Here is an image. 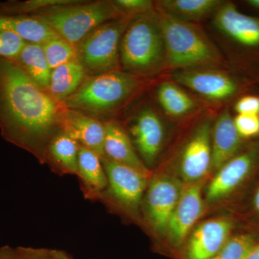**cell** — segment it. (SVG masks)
I'll use <instances>...</instances> for the list:
<instances>
[{"label": "cell", "mask_w": 259, "mask_h": 259, "mask_svg": "<svg viewBox=\"0 0 259 259\" xmlns=\"http://www.w3.org/2000/svg\"><path fill=\"white\" fill-rule=\"evenodd\" d=\"M61 109L15 61L0 58V131L6 141L45 161L61 132Z\"/></svg>", "instance_id": "cell-1"}, {"label": "cell", "mask_w": 259, "mask_h": 259, "mask_svg": "<svg viewBox=\"0 0 259 259\" xmlns=\"http://www.w3.org/2000/svg\"><path fill=\"white\" fill-rule=\"evenodd\" d=\"M120 65L136 76L156 74L166 64L164 39L156 10L136 16L121 39Z\"/></svg>", "instance_id": "cell-2"}, {"label": "cell", "mask_w": 259, "mask_h": 259, "mask_svg": "<svg viewBox=\"0 0 259 259\" xmlns=\"http://www.w3.org/2000/svg\"><path fill=\"white\" fill-rule=\"evenodd\" d=\"M166 49V65L173 69H189L221 63V54L204 31L156 9Z\"/></svg>", "instance_id": "cell-3"}, {"label": "cell", "mask_w": 259, "mask_h": 259, "mask_svg": "<svg viewBox=\"0 0 259 259\" xmlns=\"http://www.w3.org/2000/svg\"><path fill=\"white\" fill-rule=\"evenodd\" d=\"M139 86L137 77L120 71L87 76L79 89L60 105L92 116L105 115L122 106Z\"/></svg>", "instance_id": "cell-4"}, {"label": "cell", "mask_w": 259, "mask_h": 259, "mask_svg": "<svg viewBox=\"0 0 259 259\" xmlns=\"http://www.w3.org/2000/svg\"><path fill=\"white\" fill-rule=\"evenodd\" d=\"M82 3L53 7L30 16L75 47L97 27L125 16L113 1Z\"/></svg>", "instance_id": "cell-5"}, {"label": "cell", "mask_w": 259, "mask_h": 259, "mask_svg": "<svg viewBox=\"0 0 259 259\" xmlns=\"http://www.w3.org/2000/svg\"><path fill=\"white\" fill-rule=\"evenodd\" d=\"M136 17L125 15L102 24L76 46V60L87 76L119 71L121 39Z\"/></svg>", "instance_id": "cell-6"}, {"label": "cell", "mask_w": 259, "mask_h": 259, "mask_svg": "<svg viewBox=\"0 0 259 259\" xmlns=\"http://www.w3.org/2000/svg\"><path fill=\"white\" fill-rule=\"evenodd\" d=\"M107 187L100 199H111L120 209L139 218L144 194L150 178L137 170L107 158H102Z\"/></svg>", "instance_id": "cell-7"}, {"label": "cell", "mask_w": 259, "mask_h": 259, "mask_svg": "<svg viewBox=\"0 0 259 259\" xmlns=\"http://www.w3.org/2000/svg\"><path fill=\"white\" fill-rule=\"evenodd\" d=\"M183 185L177 177L167 174L150 178L143 202L146 219L158 234H167L168 223L180 200Z\"/></svg>", "instance_id": "cell-8"}, {"label": "cell", "mask_w": 259, "mask_h": 259, "mask_svg": "<svg viewBox=\"0 0 259 259\" xmlns=\"http://www.w3.org/2000/svg\"><path fill=\"white\" fill-rule=\"evenodd\" d=\"M212 122L206 119L186 144L180 159V173L185 183L199 182L212 164Z\"/></svg>", "instance_id": "cell-9"}, {"label": "cell", "mask_w": 259, "mask_h": 259, "mask_svg": "<svg viewBox=\"0 0 259 259\" xmlns=\"http://www.w3.org/2000/svg\"><path fill=\"white\" fill-rule=\"evenodd\" d=\"M200 181L183 185L182 194L168 223L167 236L172 246L183 243L204 212Z\"/></svg>", "instance_id": "cell-10"}, {"label": "cell", "mask_w": 259, "mask_h": 259, "mask_svg": "<svg viewBox=\"0 0 259 259\" xmlns=\"http://www.w3.org/2000/svg\"><path fill=\"white\" fill-rule=\"evenodd\" d=\"M233 222L228 218H212L194 230L187 245V259H211L217 256L230 238Z\"/></svg>", "instance_id": "cell-11"}, {"label": "cell", "mask_w": 259, "mask_h": 259, "mask_svg": "<svg viewBox=\"0 0 259 259\" xmlns=\"http://www.w3.org/2000/svg\"><path fill=\"white\" fill-rule=\"evenodd\" d=\"M257 153L255 149L245 151L221 166L207 187L206 201L209 203L218 202L236 190L253 169Z\"/></svg>", "instance_id": "cell-12"}, {"label": "cell", "mask_w": 259, "mask_h": 259, "mask_svg": "<svg viewBox=\"0 0 259 259\" xmlns=\"http://www.w3.org/2000/svg\"><path fill=\"white\" fill-rule=\"evenodd\" d=\"M60 126L61 131L78 144L105 158V124L85 112L61 106Z\"/></svg>", "instance_id": "cell-13"}, {"label": "cell", "mask_w": 259, "mask_h": 259, "mask_svg": "<svg viewBox=\"0 0 259 259\" xmlns=\"http://www.w3.org/2000/svg\"><path fill=\"white\" fill-rule=\"evenodd\" d=\"M173 79L205 98L216 101L229 98L238 90L233 78L214 70L184 69L174 75Z\"/></svg>", "instance_id": "cell-14"}, {"label": "cell", "mask_w": 259, "mask_h": 259, "mask_svg": "<svg viewBox=\"0 0 259 259\" xmlns=\"http://www.w3.org/2000/svg\"><path fill=\"white\" fill-rule=\"evenodd\" d=\"M214 26L245 47H259V18L241 13L234 5L223 3L214 13Z\"/></svg>", "instance_id": "cell-15"}, {"label": "cell", "mask_w": 259, "mask_h": 259, "mask_svg": "<svg viewBox=\"0 0 259 259\" xmlns=\"http://www.w3.org/2000/svg\"><path fill=\"white\" fill-rule=\"evenodd\" d=\"M135 146L146 164L152 165L157 158L164 138L161 119L151 109H144L136 117L131 128Z\"/></svg>", "instance_id": "cell-16"}, {"label": "cell", "mask_w": 259, "mask_h": 259, "mask_svg": "<svg viewBox=\"0 0 259 259\" xmlns=\"http://www.w3.org/2000/svg\"><path fill=\"white\" fill-rule=\"evenodd\" d=\"M104 153L105 158L137 170L151 177L148 167L141 161L133 146L132 141L118 123L110 121L105 123Z\"/></svg>", "instance_id": "cell-17"}, {"label": "cell", "mask_w": 259, "mask_h": 259, "mask_svg": "<svg viewBox=\"0 0 259 259\" xmlns=\"http://www.w3.org/2000/svg\"><path fill=\"white\" fill-rule=\"evenodd\" d=\"M242 138L238 134L234 120L228 111L218 117L212 131V164L219 169L226 162L236 156Z\"/></svg>", "instance_id": "cell-18"}, {"label": "cell", "mask_w": 259, "mask_h": 259, "mask_svg": "<svg viewBox=\"0 0 259 259\" xmlns=\"http://www.w3.org/2000/svg\"><path fill=\"white\" fill-rule=\"evenodd\" d=\"M77 175L85 197L100 199L107 187V177L102 158L96 153L79 145Z\"/></svg>", "instance_id": "cell-19"}, {"label": "cell", "mask_w": 259, "mask_h": 259, "mask_svg": "<svg viewBox=\"0 0 259 259\" xmlns=\"http://www.w3.org/2000/svg\"><path fill=\"white\" fill-rule=\"evenodd\" d=\"M0 31L18 35L27 42L44 44L59 36L45 24L30 15L0 13Z\"/></svg>", "instance_id": "cell-20"}, {"label": "cell", "mask_w": 259, "mask_h": 259, "mask_svg": "<svg viewBox=\"0 0 259 259\" xmlns=\"http://www.w3.org/2000/svg\"><path fill=\"white\" fill-rule=\"evenodd\" d=\"M86 77L84 69L77 60L61 65L51 71L48 93L61 103L79 89Z\"/></svg>", "instance_id": "cell-21"}, {"label": "cell", "mask_w": 259, "mask_h": 259, "mask_svg": "<svg viewBox=\"0 0 259 259\" xmlns=\"http://www.w3.org/2000/svg\"><path fill=\"white\" fill-rule=\"evenodd\" d=\"M79 144L64 132L59 133L48 146L45 161L64 175H77Z\"/></svg>", "instance_id": "cell-22"}, {"label": "cell", "mask_w": 259, "mask_h": 259, "mask_svg": "<svg viewBox=\"0 0 259 259\" xmlns=\"http://www.w3.org/2000/svg\"><path fill=\"white\" fill-rule=\"evenodd\" d=\"M37 87L48 92L51 71L42 44L26 42L23 50L15 59Z\"/></svg>", "instance_id": "cell-23"}, {"label": "cell", "mask_w": 259, "mask_h": 259, "mask_svg": "<svg viewBox=\"0 0 259 259\" xmlns=\"http://www.w3.org/2000/svg\"><path fill=\"white\" fill-rule=\"evenodd\" d=\"M223 3L221 0H162L156 5L157 10L192 23L215 13Z\"/></svg>", "instance_id": "cell-24"}, {"label": "cell", "mask_w": 259, "mask_h": 259, "mask_svg": "<svg viewBox=\"0 0 259 259\" xmlns=\"http://www.w3.org/2000/svg\"><path fill=\"white\" fill-rule=\"evenodd\" d=\"M157 97L162 108L171 117H182L196 107L193 99L171 81H165L160 85Z\"/></svg>", "instance_id": "cell-25"}, {"label": "cell", "mask_w": 259, "mask_h": 259, "mask_svg": "<svg viewBox=\"0 0 259 259\" xmlns=\"http://www.w3.org/2000/svg\"><path fill=\"white\" fill-rule=\"evenodd\" d=\"M42 46L51 70L77 59L76 47L62 37H54Z\"/></svg>", "instance_id": "cell-26"}, {"label": "cell", "mask_w": 259, "mask_h": 259, "mask_svg": "<svg viewBox=\"0 0 259 259\" xmlns=\"http://www.w3.org/2000/svg\"><path fill=\"white\" fill-rule=\"evenodd\" d=\"M76 0H28L0 3V13L31 15L59 5L74 4Z\"/></svg>", "instance_id": "cell-27"}, {"label": "cell", "mask_w": 259, "mask_h": 259, "mask_svg": "<svg viewBox=\"0 0 259 259\" xmlns=\"http://www.w3.org/2000/svg\"><path fill=\"white\" fill-rule=\"evenodd\" d=\"M256 243L254 237L250 234L230 237L218 255L221 259H244Z\"/></svg>", "instance_id": "cell-28"}, {"label": "cell", "mask_w": 259, "mask_h": 259, "mask_svg": "<svg viewBox=\"0 0 259 259\" xmlns=\"http://www.w3.org/2000/svg\"><path fill=\"white\" fill-rule=\"evenodd\" d=\"M26 42L14 33L0 31V58L15 60Z\"/></svg>", "instance_id": "cell-29"}, {"label": "cell", "mask_w": 259, "mask_h": 259, "mask_svg": "<svg viewBox=\"0 0 259 259\" xmlns=\"http://www.w3.org/2000/svg\"><path fill=\"white\" fill-rule=\"evenodd\" d=\"M113 3L124 15L139 16L155 11L154 3L149 0H116Z\"/></svg>", "instance_id": "cell-30"}, {"label": "cell", "mask_w": 259, "mask_h": 259, "mask_svg": "<svg viewBox=\"0 0 259 259\" xmlns=\"http://www.w3.org/2000/svg\"><path fill=\"white\" fill-rule=\"evenodd\" d=\"M233 120L241 138L248 139L259 135V115L238 114Z\"/></svg>", "instance_id": "cell-31"}, {"label": "cell", "mask_w": 259, "mask_h": 259, "mask_svg": "<svg viewBox=\"0 0 259 259\" xmlns=\"http://www.w3.org/2000/svg\"><path fill=\"white\" fill-rule=\"evenodd\" d=\"M23 259H65L66 252L48 248L18 247Z\"/></svg>", "instance_id": "cell-32"}, {"label": "cell", "mask_w": 259, "mask_h": 259, "mask_svg": "<svg viewBox=\"0 0 259 259\" xmlns=\"http://www.w3.org/2000/svg\"><path fill=\"white\" fill-rule=\"evenodd\" d=\"M238 114L259 115V97L245 96L242 97L235 105Z\"/></svg>", "instance_id": "cell-33"}, {"label": "cell", "mask_w": 259, "mask_h": 259, "mask_svg": "<svg viewBox=\"0 0 259 259\" xmlns=\"http://www.w3.org/2000/svg\"><path fill=\"white\" fill-rule=\"evenodd\" d=\"M0 259H23L18 248L3 246L0 248Z\"/></svg>", "instance_id": "cell-34"}, {"label": "cell", "mask_w": 259, "mask_h": 259, "mask_svg": "<svg viewBox=\"0 0 259 259\" xmlns=\"http://www.w3.org/2000/svg\"><path fill=\"white\" fill-rule=\"evenodd\" d=\"M244 259H259V243H257L254 248Z\"/></svg>", "instance_id": "cell-35"}, {"label": "cell", "mask_w": 259, "mask_h": 259, "mask_svg": "<svg viewBox=\"0 0 259 259\" xmlns=\"http://www.w3.org/2000/svg\"><path fill=\"white\" fill-rule=\"evenodd\" d=\"M253 204H254L255 210L259 213V187L255 194Z\"/></svg>", "instance_id": "cell-36"}, {"label": "cell", "mask_w": 259, "mask_h": 259, "mask_svg": "<svg viewBox=\"0 0 259 259\" xmlns=\"http://www.w3.org/2000/svg\"><path fill=\"white\" fill-rule=\"evenodd\" d=\"M247 3L255 9L259 10V0H248L247 1Z\"/></svg>", "instance_id": "cell-37"}, {"label": "cell", "mask_w": 259, "mask_h": 259, "mask_svg": "<svg viewBox=\"0 0 259 259\" xmlns=\"http://www.w3.org/2000/svg\"><path fill=\"white\" fill-rule=\"evenodd\" d=\"M65 259H73V258H71V256H69V255H68L67 253H66V258H65Z\"/></svg>", "instance_id": "cell-38"}, {"label": "cell", "mask_w": 259, "mask_h": 259, "mask_svg": "<svg viewBox=\"0 0 259 259\" xmlns=\"http://www.w3.org/2000/svg\"><path fill=\"white\" fill-rule=\"evenodd\" d=\"M211 259H221V258H220L219 256H218V255H217V256H215V257H213L212 258H211Z\"/></svg>", "instance_id": "cell-39"}]
</instances>
